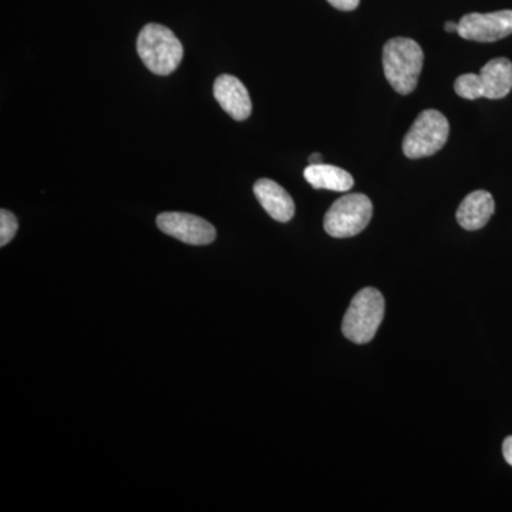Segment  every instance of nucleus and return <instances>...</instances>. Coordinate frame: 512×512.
<instances>
[{
	"mask_svg": "<svg viewBox=\"0 0 512 512\" xmlns=\"http://www.w3.org/2000/svg\"><path fill=\"white\" fill-rule=\"evenodd\" d=\"M423 63V50L409 37H393L383 47L384 76L394 92L403 96L416 90Z\"/></svg>",
	"mask_w": 512,
	"mask_h": 512,
	"instance_id": "obj_1",
	"label": "nucleus"
},
{
	"mask_svg": "<svg viewBox=\"0 0 512 512\" xmlns=\"http://www.w3.org/2000/svg\"><path fill=\"white\" fill-rule=\"evenodd\" d=\"M137 52L151 73L168 76L180 66L184 47L173 30L158 23H148L137 37Z\"/></svg>",
	"mask_w": 512,
	"mask_h": 512,
	"instance_id": "obj_2",
	"label": "nucleus"
},
{
	"mask_svg": "<svg viewBox=\"0 0 512 512\" xmlns=\"http://www.w3.org/2000/svg\"><path fill=\"white\" fill-rule=\"evenodd\" d=\"M384 318V298L375 288H365L352 299L345 318L342 332L346 339L357 345H365L376 336Z\"/></svg>",
	"mask_w": 512,
	"mask_h": 512,
	"instance_id": "obj_3",
	"label": "nucleus"
},
{
	"mask_svg": "<svg viewBox=\"0 0 512 512\" xmlns=\"http://www.w3.org/2000/svg\"><path fill=\"white\" fill-rule=\"evenodd\" d=\"M450 124L437 110L421 111L403 140L404 156L410 160L434 156L446 146Z\"/></svg>",
	"mask_w": 512,
	"mask_h": 512,
	"instance_id": "obj_4",
	"label": "nucleus"
},
{
	"mask_svg": "<svg viewBox=\"0 0 512 512\" xmlns=\"http://www.w3.org/2000/svg\"><path fill=\"white\" fill-rule=\"evenodd\" d=\"M373 204L365 194H348L333 202L326 212L323 228L333 238H350L369 225Z\"/></svg>",
	"mask_w": 512,
	"mask_h": 512,
	"instance_id": "obj_5",
	"label": "nucleus"
},
{
	"mask_svg": "<svg viewBox=\"0 0 512 512\" xmlns=\"http://www.w3.org/2000/svg\"><path fill=\"white\" fill-rule=\"evenodd\" d=\"M157 227L188 245H208L217 238L214 225L187 212H163L157 217Z\"/></svg>",
	"mask_w": 512,
	"mask_h": 512,
	"instance_id": "obj_6",
	"label": "nucleus"
},
{
	"mask_svg": "<svg viewBox=\"0 0 512 512\" xmlns=\"http://www.w3.org/2000/svg\"><path fill=\"white\" fill-rule=\"evenodd\" d=\"M460 37L474 42L491 43L512 35V10L468 13L458 22Z\"/></svg>",
	"mask_w": 512,
	"mask_h": 512,
	"instance_id": "obj_7",
	"label": "nucleus"
},
{
	"mask_svg": "<svg viewBox=\"0 0 512 512\" xmlns=\"http://www.w3.org/2000/svg\"><path fill=\"white\" fill-rule=\"evenodd\" d=\"M214 97L222 110L237 121L247 120L252 113V101L247 87L231 74H221L214 83Z\"/></svg>",
	"mask_w": 512,
	"mask_h": 512,
	"instance_id": "obj_8",
	"label": "nucleus"
},
{
	"mask_svg": "<svg viewBox=\"0 0 512 512\" xmlns=\"http://www.w3.org/2000/svg\"><path fill=\"white\" fill-rule=\"evenodd\" d=\"M256 200L275 221L288 222L295 215V202L284 187L269 178H261L254 185Z\"/></svg>",
	"mask_w": 512,
	"mask_h": 512,
	"instance_id": "obj_9",
	"label": "nucleus"
},
{
	"mask_svg": "<svg viewBox=\"0 0 512 512\" xmlns=\"http://www.w3.org/2000/svg\"><path fill=\"white\" fill-rule=\"evenodd\" d=\"M481 96L485 99H504L512 90V63L505 57L490 60L478 73Z\"/></svg>",
	"mask_w": 512,
	"mask_h": 512,
	"instance_id": "obj_10",
	"label": "nucleus"
},
{
	"mask_svg": "<svg viewBox=\"0 0 512 512\" xmlns=\"http://www.w3.org/2000/svg\"><path fill=\"white\" fill-rule=\"evenodd\" d=\"M495 211L493 195L478 190L468 194L457 210V222L467 231H477L488 224Z\"/></svg>",
	"mask_w": 512,
	"mask_h": 512,
	"instance_id": "obj_11",
	"label": "nucleus"
},
{
	"mask_svg": "<svg viewBox=\"0 0 512 512\" xmlns=\"http://www.w3.org/2000/svg\"><path fill=\"white\" fill-rule=\"evenodd\" d=\"M305 180L316 190L346 192L352 190L355 180L348 171L329 164H311L303 171Z\"/></svg>",
	"mask_w": 512,
	"mask_h": 512,
	"instance_id": "obj_12",
	"label": "nucleus"
},
{
	"mask_svg": "<svg viewBox=\"0 0 512 512\" xmlns=\"http://www.w3.org/2000/svg\"><path fill=\"white\" fill-rule=\"evenodd\" d=\"M454 90H456L458 96L466 100H477L483 97L481 96L480 83H478V74L476 73L461 74L460 77H457Z\"/></svg>",
	"mask_w": 512,
	"mask_h": 512,
	"instance_id": "obj_13",
	"label": "nucleus"
},
{
	"mask_svg": "<svg viewBox=\"0 0 512 512\" xmlns=\"http://www.w3.org/2000/svg\"><path fill=\"white\" fill-rule=\"evenodd\" d=\"M18 218L8 210L0 211V247H6L18 232Z\"/></svg>",
	"mask_w": 512,
	"mask_h": 512,
	"instance_id": "obj_14",
	"label": "nucleus"
},
{
	"mask_svg": "<svg viewBox=\"0 0 512 512\" xmlns=\"http://www.w3.org/2000/svg\"><path fill=\"white\" fill-rule=\"evenodd\" d=\"M333 8L343 10V12H352L359 6L360 0H328Z\"/></svg>",
	"mask_w": 512,
	"mask_h": 512,
	"instance_id": "obj_15",
	"label": "nucleus"
},
{
	"mask_svg": "<svg viewBox=\"0 0 512 512\" xmlns=\"http://www.w3.org/2000/svg\"><path fill=\"white\" fill-rule=\"evenodd\" d=\"M503 454L505 461L512 467V436L507 437L503 444Z\"/></svg>",
	"mask_w": 512,
	"mask_h": 512,
	"instance_id": "obj_16",
	"label": "nucleus"
},
{
	"mask_svg": "<svg viewBox=\"0 0 512 512\" xmlns=\"http://www.w3.org/2000/svg\"><path fill=\"white\" fill-rule=\"evenodd\" d=\"M444 29H446V32L458 33V23L447 22L446 25H444Z\"/></svg>",
	"mask_w": 512,
	"mask_h": 512,
	"instance_id": "obj_17",
	"label": "nucleus"
},
{
	"mask_svg": "<svg viewBox=\"0 0 512 512\" xmlns=\"http://www.w3.org/2000/svg\"><path fill=\"white\" fill-rule=\"evenodd\" d=\"M309 163H311V164L322 163V156H320V154H318V153L312 154V156L309 157Z\"/></svg>",
	"mask_w": 512,
	"mask_h": 512,
	"instance_id": "obj_18",
	"label": "nucleus"
}]
</instances>
